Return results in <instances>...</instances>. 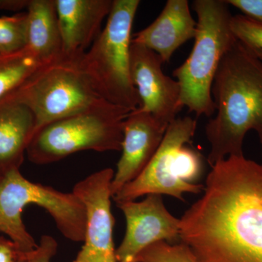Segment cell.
I'll use <instances>...</instances> for the list:
<instances>
[{"instance_id":"1","label":"cell","mask_w":262,"mask_h":262,"mask_svg":"<svg viewBox=\"0 0 262 262\" xmlns=\"http://www.w3.org/2000/svg\"><path fill=\"white\" fill-rule=\"evenodd\" d=\"M211 168L180 220L181 243L196 262H262V165L241 155Z\"/></svg>"},{"instance_id":"2","label":"cell","mask_w":262,"mask_h":262,"mask_svg":"<svg viewBox=\"0 0 262 262\" xmlns=\"http://www.w3.org/2000/svg\"><path fill=\"white\" fill-rule=\"evenodd\" d=\"M211 95L216 115L205 127L211 166L229 156L244 155L250 130L257 134L262 146V61L238 40L222 58Z\"/></svg>"},{"instance_id":"3","label":"cell","mask_w":262,"mask_h":262,"mask_svg":"<svg viewBox=\"0 0 262 262\" xmlns=\"http://www.w3.org/2000/svg\"><path fill=\"white\" fill-rule=\"evenodd\" d=\"M223 0H195L198 16L192 52L185 62L173 71L181 89V105L196 117L215 113L212 84L225 53L237 42L231 28L233 15Z\"/></svg>"},{"instance_id":"4","label":"cell","mask_w":262,"mask_h":262,"mask_svg":"<svg viewBox=\"0 0 262 262\" xmlns=\"http://www.w3.org/2000/svg\"><path fill=\"white\" fill-rule=\"evenodd\" d=\"M139 0H113L104 29L79 60L98 94L108 102L133 112L140 98L130 74L131 30Z\"/></svg>"},{"instance_id":"5","label":"cell","mask_w":262,"mask_h":262,"mask_svg":"<svg viewBox=\"0 0 262 262\" xmlns=\"http://www.w3.org/2000/svg\"><path fill=\"white\" fill-rule=\"evenodd\" d=\"M30 204L44 208L66 238L84 242L87 220L80 199L72 192L30 182L14 169L0 177V232L8 235L19 251L30 252L38 246L22 220L24 208Z\"/></svg>"},{"instance_id":"6","label":"cell","mask_w":262,"mask_h":262,"mask_svg":"<svg viewBox=\"0 0 262 262\" xmlns=\"http://www.w3.org/2000/svg\"><path fill=\"white\" fill-rule=\"evenodd\" d=\"M196 120L177 118L168 125L161 144L147 166L113 196L116 203L134 201L148 194L169 195L184 201V193L199 194L205 186L196 184L203 170V157L192 142Z\"/></svg>"},{"instance_id":"7","label":"cell","mask_w":262,"mask_h":262,"mask_svg":"<svg viewBox=\"0 0 262 262\" xmlns=\"http://www.w3.org/2000/svg\"><path fill=\"white\" fill-rule=\"evenodd\" d=\"M126 108L105 101L48 124L34 136L27 154L38 165L59 161L81 151H121Z\"/></svg>"},{"instance_id":"8","label":"cell","mask_w":262,"mask_h":262,"mask_svg":"<svg viewBox=\"0 0 262 262\" xmlns=\"http://www.w3.org/2000/svg\"><path fill=\"white\" fill-rule=\"evenodd\" d=\"M6 98L23 103L32 111L34 134L48 124L106 101L93 87L79 60L63 56L42 66Z\"/></svg>"},{"instance_id":"9","label":"cell","mask_w":262,"mask_h":262,"mask_svg":"<svg viewBox=\"0 0 262 262\" xmlns=\"http://www.w3.org/2000/svg\"><path fill=\"white\" fill-rule=\"evenodd\" d=\"M114 175L113 169H102L74 186L72 193L83 203L87 221L83 246L72 262H117L111 208Z\"/></svg>"},{"instance_id":"10","label":"cell","mask_w":262,"mask_h":262,"mask_svg":"<svg viewBox=\"0 0 262 262\" xmlns=\"http://www.w3.org/2000/svg\"><path fill=\"white\" fill-rule=\"evenodd\" d=\"M117 206L126 221L125 237L115 251L117 262H135L143 250L158 242L181 243V220L167 210L162 195L148 194L144 201Z\"/></svg>"},{"instance_id":"11","label":"cell","mask_w":262,"mask_h":262,"mask_svg":"<svg viewBox=\"0 0 262 262\" xmlns=\"http://www.w3.org/2000/svg\"><path fill=\"white\" fill-rule=\"evenodd\" d=\"M163 63L154 51L131 42L130 78L140 98L139 108L169 125L183 107L178 81L164 74Z\"/></svg>"},{"instance_id":"12","label":"cell","mask_w":262,"mask_h":262,"mask_svg":"<svg viewBox=\"0 0 262 262\" xmlns=\"http://www.w3.org/2000/svg\"><path fill=\"white\" fill-rule=\"evenodd\" d=\"M168 127L139 108L129 114L123 123L122 155L111 184L113 198L144 171L158 151Z\"/></svg>"},{"instance_id":"13","label":"cell","mask_w":262,"mask_h":262,"mask_svg":"<svg viewBox=\"0 0 262 262\" xmlns=\"http://www.w3.org/2000/svg\"><path fill=\"white\" fill-rule=\"evenodd\" d=\"M63 57L80 60L101 32L113 0H55Z\"/></svg>"},{"instance_id":"14","label":"cell","mask_w":262,"mask_h":262,"mask_svg":"<svg viewBox=\"0 0 262 262\" xmlns=\"http://www.w3.org/2000/svg\"><path fill=\"white\" fill-rule=\"evenodd\" d=\"M196 22L187 0H168L154 22L134 34L131 42L154 51L163 63L187 41L195 37Z\"/></svg>"},{"instance_id":"15","label":"cell","mask_w":262,"mask_h":262,"mask_svg":"<svg viewBox=\"0 0 262 262\" xmlns=\"http://www.w3.org/2000/svg\"><path fill=\"white\" fill-rule=\"evenodd\" d=\"M35 127L26 105L10 98L0 102V177L20 168Z\"/></svg>"},{"instance_id":"16","label":"cell","mask_w":262,"mask_h":262,"mask_svg":"<svg viewBox=\"0 0 262 262\" xmlns=\"http://www.w3.org/2000/svg\"><path fill=\"white\" fill-rule=\"evenodd\" d=\"M27 48L43 65L63 56L55 0H30L27 10Z\"/></svg>"},{"instance_id":"17","label":"cell","mask_w":262,"mask_h":262,"mask_svg":"<svg viewBox=\"0 0 262 262\" xmlns=\"http://www.w3.org/2000/svg\"><path fill=\"white\" fill-rule=\"evenodd\" d=\"M43 66L27 49L0 56V102L15 92Z\"/></svg>"},{"instance_id":"18","label":"cell","mask_w":262,"mask_h":262,"mask_svg":"<svg viewBox=\"0 0 262 262\" xmlns=\"http://www.w3.org/2000/svg\"><path fill=\"white\" fill-rule=\"evenodd\" d=\"M27 12L0 18V56L14 54L27 48Z\"/></svg>"},{"instance_id":"19","label":"cell","mask_w":262,"mask_h":262,"mask_svg":"<svg viewBox=\"0 0 262 262\" xmlns=\"http://www.w3.org/2000/svg\"><path fill=\"white\" fill-rule=\"evenodd\" d=\"M135 262H196V260L185 244L161 241L143 250Z\"/></svg>"},{"instance_id":"20","label":"cell","mask_w":262,"mask_h":262,"mask_svg":"<svg viewBox=\"0 0 262 262\" xmlns=\"http://www.w3.org/2000/svg\"><path fill=\"white\" fill-rule=\"evenodd\" d=\"M231 28L239 42L250 49L262 51V24L244 15H233Z\"/></svg>"},{"instance_id":"21","label":"cell","mask_w":262,"mask_h":262,"mask_svg":"<svg viewBox=\"0 0 262 262\" xmlns=\"http://www.w3.org/2000/svg\"><path fill=\"white\" fill-rule=\"evenodd\" d=\"M57 251L58 244L56 239L51 236L44 235L35 249L27 253L19 251L17 262H51Z\"/></svg>"},{"instance_id":"22","label":"cell","mask_w":262,"mask_h":262,"mask_svg":"<svg viewBox=\"0 0 262 262\" xmlns=\"http://www.w3.org/2000/svg\"><path fill=\"white\" fill-rule=\"evenodd\" d=\"M229 5L241 10L248 18L262 24V0H225Z\"/></svg>"},{"instance_id":"23","label":"cell","mask_w":262,"mask_h":262,"mask_svg":"<svg viewBox=\"0 0 262 262\" xmlns=\"http://www.w3.org/2000/svg\"><path fill=\"white\" fill-rule=\"evenodd\" d=\"M18 252L13 241L0 237V262L16 261Z\"/></svg>"},{"instance_id":"24","label":"cell","mask_w":262,"mask_h":262,"mask_svg":"<svg viewBox=\"0 0 262 262\" xmlns=\"http://www.w3.org/2000/svg\"><path fill=\"white\" fill-rule=\"evenodd\" d=\"M30 0H0V10L21 13V10L27 9Z\"/></svg>"},{"instance_id":"25","label":"cell","mask_w":262,"mask_h":262,"mask_svg":"<svg viewBox=\"0 0 262 262\" xmlns=\"http://www.w3.org/2000/svg\"><path fill=\"white\" fill-rule=\"evenodd\" d=\"M251 50V51H253V53H254L255 54H256V56H257L262 61V51H259V50Z\"/></svg>"},{"instance_id":"26","label":"cell","mask_w":262,"mask_h":262,"mask_svg":"<svg viewBox=\"0 0 262 262\" xmlns=\"http://www.w3.org/2000/svg\"><path fill=\"white\" fill-rule=\"evenodd\" d=\"M15 262H17V261H15Z\"/></svg>"}]
</instances>
